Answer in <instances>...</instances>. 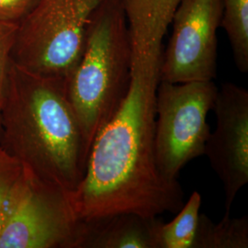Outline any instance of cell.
I'll return each instance as SVG.
<instances>
[{"mask_svg":"<svg viewBox=\"0 0 248 248\" xmlns=\"http://www.w3.org/2000/svg\"><path fill=\"white\" fill-rule=\"evenodd\" d=\"M160 71L132 68L131 86L115 116L98 133L85 175L70 194L80 220L133 213L157 217L184 205L177 179L163 177L155 154Z\"/></svg>","mask_w":248,"mask_h":248,"instance_id":"6da1fadb","label":"cell"},{"mask_svg":"<svg viewBox=\"0 0 248 248\" xmlns=\"http://www.w3.org/2000/svg\"><path fill=\"white\" fill-rule=\"evenodd\" d=\"M0 146L45 183L71 194L89 151L67 94V80L38 77L10 64L0 107Z\"/></svg>","mask_w":248,"mask_h":248,"instance_id":"7a4b0ae2","label":"cell"},{"mask_svg":"<svg viewBox=\"0 0 248 248\" xmlns=\"http://www.w3.org/2000/svg\"><path fill=\"white\" fill-rule=\"evenodd\" d=\"M158 221L133 213L81 220L77 248H155L154 232Z\"/></svg>","mask_w":248,"mask_h":248,"instance_id":"9c48e42d","label":"cell"},{"mask_svg":"<svg viewBox=\"0 0 248 248\" xmlns=\"http://www.w3.org/2000/svg\"><path fill=\"white\" fill-rule=\"evenodd\" d=\"M202 202V195L195 190L172 221L163 222L159 220L154 232L155 248H192Z\"/></svg>","mask_w":248,"mask_h":248,"instance_id":"30bf717a","label":"cell"},{"mask_svg":"<svg viewBox=\"0 0 248 248\" xmlns=\"http://www.w3.org/2000/svg\"><path fill=\"white\" fill-rule=\"evenodd\" d=\"M221 0H180L172 18V34L163 51L160 81H211L217 75V31Z\"/></svg>","mask_w":248,"mask_h":248,"instance_id":"52a82bcc","label":"cell"},{"mask_svg":"<svg viewBox=\"0 0 248 248\" xmlns=\"http://www.w3.org/2000/svg\"><path fill=\"white\" fill-rule=\"evenodd\" d=\"M213 110L216 128L210 133L204 155L222 182L225 213L248 183V91L224 83L218 89Z\"/></svg>","mask_w":248,"mask_h":248,"instance_id":"ba28073f","label":"cell"},{"mask_svg":"<svg viewBox=\"0 0 248 248\" xmlns=\"http://www.w3.org/2000/svg\"><path fill=\"white\" fill-rule=\"evenodd\" d=\"M80 227L70 194L23 169L0 230V248H77Z\"/></svg>","mask_w":248,"mask_h":248,"instance_id":"8992f818","label":"cell"},{"mask_svg":"<svg viewBox=\"0 0 248 248\" xmlns=\"http://www.w3.org/2000/svg\"><path fill=\"white\" fill-rule=\"evenodd\" d=\"M103 0H39L18 24L11 62L29 74L67 80L84 51L89 22Z\"/></svg>","mask_w":248,"mask_h":248,"instance_id":"277c9868","label":"cell"},{"mask_svg":"<svg viewBox=\"0 0 248 248\" xmlns=\"http://www.w3.org/2000/svg\"><path fill=\"white\" fill-rule=\"evenodd\" d=\"M248 218H232L225 213L222 220L214 222L201 213L192 248H248Z\"/></svg>","mask_w":248,"mask_h":248,"instance_id":"8fae6325","label":"cell"},{"mask_svg":"<svg viewBox=\"0 0 248 248\" xmlns=\"http://www.w3.org/2000/svg\"><path fill=\"white\" fill-rule=\"evenodd\" d=\"M217 92L213 80L160 81L155 98V154L163 177L177 179L181 169L191 160L204 155L211 133L207 118Z\"/></svg>","mask_w":248,"mask_h":248,"instance_id":"5b68a950","label":"cell"},{"mask_svg":"<svg viewBox=\"0 0 248 248\" xmlns=\"http://www.w3.org/2000/svg\"><path fill=\"white\" fill-rule=\"evenodd\" d=\"M221 27L230 42L237 69L248 71V0H221Z\"/></svg>","mask_w":248,"mask_h":248,"instance_id":"7c38bea8","label":"cell"},{"mask_svg":"<svg viewBox=\"0 0 248 248\" xmlns=\"http://www.w3.org/2000/svg\"><path fill=\"white\" fill-rule=\"evenodd\" d=\"M22 173L21 164L0 146V230L8 213L13 191Z\"/></svg>","mask_w":248,"mask_h":248,"instance_id":"4fadbf2b","label":"cell"},{"mask_svg":"<svg viewBox=\"0 0 248 248\" xmlns=\"http://www.w3.org/2000/svg\"><path fill=\"white\" fill-rule=\"evenodd\" d=\"M132 48L124 0H103L94 11L67 94L87 149L124 103L130 86Z\"/></svg>","mask_w":248,"mask_h":248,"instance_id":"3957f363","label":"cell"},{"mask_svg":"<svg viewBox=\"0 0 248 248\" xmlns=\"http://www.w3.org/2000/svg\"><path fill=\"white\" fill-rule=\"evenodd\" d=\"M18 24L0 20V107L8 83L11 52L15 44Z\"/></svg>","mask_w":248,"mask_h":248,"instance_id":"5bb4252c","label":"cell"},{"mask_svg":"<svg viewBox=\"0 0 248 248\" xmlns=\"http://www.w3.org/2000/svg\"><path fill=\"white\" fill-rule=\"evenodd\" d=\"M39 0H0V20L19 24Z\"/></svg>","mask_w":248,"mask_h":248,"instance_id":"9a60e30c","label":"cell"}]
</instances>
